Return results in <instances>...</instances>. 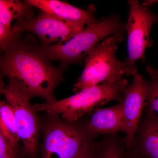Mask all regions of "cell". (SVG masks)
I'll return each mask as SVG.
<instances>
[{
	"mask_svg": "<svg viewBox=\"0 0 158 158\" xmlns=\"http://www.w3.org/2000/svg\"><path fill=\"white\" fill-rule=\"evenodd\" d=\"M34 40H23L18 34L1 59L3 75L31 98L56 101L54 92L62 80V70L51 64Z\"/></svg>",
	"mask_w": 158,
	"mask_h": 158,
	"instance_id": "1",
	"label": "cell"
},
{
	"mask_svg": "<svg viewBox=\"0 0 158 158\" xmlns=\"http://www.w3.org/2000/svg\"><path fill=\"white\" fill-rule=\"evenodd\" d=\"M128 81L122 78L116 81L107 82L83 89L73 95L52 103L36 104V112L60 114L69 123L76 121L86 113L98 110L113 101L121 102L123 91Z\"/></svg>",
	"mask_w": 158,
	"mask_h": 158,
	"instance_id": "2",
	"label": "cell"
},
{
	"mask_svg": "<svg viewBox=\"0 0 158 158\" xmlns=\"http://www.w3.org/2000/svg\"><path fill=\"white\" fill-rule=\"evenodd\" d=\"M125 31V24L118 15L114 14L86 27L66 42L40 48L49 60L60 61L59 67L63 70L69 64L81 62L105 38Z\"/></svg>",
	"mask_w": 158,
	"mask_h": 158,
	"instance_id": "3",
	"label": "cell"
},
{
	"mask_svg": "<svg viewBox=\"0 0 158 158\" xmlns=\"http://www.w3.org/2000/svg\"><path fill=\"white\" fill-rule=\"evenodd\" d=\"M124 33L111 35L99 43L85 58V66L74 86L76 93L107 82L123 78L125 75L123 62L116 56L118 44L124 39Z\"/></svg>",
	"mask_w": 158,
	"mask_h": 158,
	"instance_id": "4",
	"label": "cell"
},
{
	"mask_svg": "<svg viewBox=\"0 0 158 158\" xmlns=\"http://www.w3.org/2000/svg\"><path fill=\"white\" fill-rule=\"evenodd\" d=\"M129 11L125 24L127 34V59L123 61L126 75L137 73L136 62L139 59L144 61V52L150 47L152 41L150 37L152 26L157 22V16L148 8L136 0L128 2Z\"/></svg>",
	"mask_w": 158,
	"mask_h": 158,
	"instance_id": "5",
	"label": "cell"
},
{
	"mask_svg": "<svg viewBox=\"0 0 158 158\" xmlns=\"http://www.w3.org/2000/svg\"><path fill=\"white\" fill-rule=\"evenodd\" d=\"M87 129L55 120L46 127L41 158H77L91 143Z\"/></svg>",
	"mask_w": 158,
	"mask_h": 158,
	"instance_id": "6",
	"label": "cell"
},
{
	"mask_svg": "<svg viewBox=\"0 0 158 158\" xmlns=\"http://www.w3.org/2000/svg\"><path fill=\"white\" fill-rule=\"evenodd\" d=\"M3 83L1 92L13 110L19 141L23 144L25 154L29 158H38L39 123L37 112L30 102L31 98L12 82L9 81L6 87Z\"/></svg>",
	"mask_w": 158,
	"mask_h": 158,
	"instance_id": "7",
	"label": "cell"
},
{
	"mask_svg": "<svg viewBox=\"0 0 158 158\" xmlns=\"http://www.w3.org/2000/svg\"><path fill=\"white\" fill-rule=\"evenodd\" d=\"M85 26L81 23L67 21L42 11L34 18L17 19L12 29L16 34L24 31L31 32L38 37L43 46H48L53 42L68 41Z\"/></svg>",
	"mask_w": 158,
	"mask_h": 158,
	"instance_id": "8",
	"label": "cell"
},
{
	"mask_svg": "<svg viewBox=\"0 0 158 158\" xmlns=\"http://www.w3.org/2000/svg\"><path fill=\"white\" fill-rule=\"evenodd\" d=\"M149 82L138 73L133 75L132 83L123 91V132L127 148L134 146L143 109L145 105Z\"/></svg>",
	"mask_w": 158,
	"mask_h": 158,
	"instance_id": "9",
	"label": "cell"
},
{
	"mask_svg": "<svg viewBox=\"0 0 158 158\" xmlns=\"http://www.w3.org/2000/svg\"><path fill=\"white\" fill-rule=\"evenodd\" d=\"M27 2L43 12L67 21L81 23L87 27L100 21L94 17L95 8L93 5L84 9L59 0H27Z\"/></svg>",
	"mask_w": 158,
	"mask_h": 158,
	"instance_id": "10",
	"label": "cell"
},
{
	"mask_svg": "<svg viewBox=\"0 0 158 158\" xmlns=\"http://www.w3.org/2000/svg\"><path fill=\"white\" fill-rule=\"evenodd\" d=\"M86 129L91 136L123 131V100L110 107L95 110Z\"/></svg>",
	"mask_w": 158,
	"mask_h": 158,
	"instance_id": "11",
	"label": "cell"
},
{
	"mask_svg": "<svg viewBox=\"0 0 158 158\" xmlns=\"http://www.w3.org/2000/svg\"><path fill=\"white\" fill-rule=\"evenodd\" d=\"M145 109V115L138 126L134 145L144 158H158V116Z\"/></svg>",
	"mask_w": 158,
	"mask_h": 158,
	"instance_id": "12",
	"label": "cell"
},
{
	"mask_svg": "<svg viewBox=\"0 0 158 158\" xmlns=\"http://www.w3.org/2000/svg\"><path fill=\"white\" fill-rule=\"evenodd\" d=\"M32 6L27 1L23 2L17 0H1L0 23L11 27V22L15 19L32 18Z\"/></svg>",
	"mask_w": 158,
	"mask_h": 158,
	"instance_id": "13",
	"label": "cell"
},
{
	"mask_svg": "<svg viewBox=\"0 0 158 158\" xmlns=\"http://www.w3.org/2000/svg\"><path fill=\"white\" fill-rule=\"evenodd\" d=\"M0 134L15 147L19 141L13 110L6 101L0 102Z\"/></svg>",
	"mask_w": 158,
	"mask_h": 158,
	"instance_id": "14",
	"label": "cell"
},
{
	"mask_svg": "<svg viewBox=\"0 0 158 158\" xmlns=\"http://www.w3.org/2000/svg\"><path fill=\"white\" fill-rule=\"evenodd\" d=\"M122 145L116 139H108L97 154V158H122Z\"/></svg>",
	"mask_w": 158,
	"mask_h": 158,
	"instance_id": "15",
	"label": "cell"
},
{
	"mask_svg": "<svg viewBox=\"0 0 158 158\" xmlns=\"http://www.w3.org/2000/svg\"><path fill=\"white\" fill-rule=\"evenodd\" d=\"M151 79L148 88L145 108L158 116V81Z\"/></svg>",
	"mask_w": 158,
	"mask_h": 158,
	"instance_id": "16",
	"label": "cell"
},
{
	"mask_svg": "<svg viewBox=\"0 0 158 158\" xmlns=\"http://www.w3.org/2000/svg\"><path fill=\"white\" fill-rule=\"evenodd\" d=\"M18 34H15L11 27H7L0 23V48L3 52L13 42Z\"/></svg>",
	"mask_w": 158,
	"mask_h": 158,
	"instance_id": "17",
	"label": "cell"
},
{
	"mask_svg": "<svg viewBox=\"0 0 158 158\" xmlns=\"http://www.w3.org/2000/svg\"><path fill=\"white\" fill-rule=\"evenodd\" d=\"M16 147L0 134V158H20Z\"/></svg>",
	"mask_w": 158,
	"mask_h": 158,
	"instance_id": "18",
	"label": "cell"
},
{
	"mask_svg": "<svg viewBox=\"0 0 158 158\" xmlns=\"http://www.w3.org/2000/svg\"><path fill=\"white\" fill-rule=\"evenodd\" d=\"M93 147L90 144L89 146L77 158H97V154H95Z\"/></svg>",
	"mask_w": 158,
	"mask_h": 158,
	"instance_id": "19",
	"label": "cell"
},
{
	"mask_svg": "<svg viewBox=\"0 0 158 158\" xmlns=\"http://www.w3.org/2000/svg\"><path fill=\"white\" fill-rule=\"evenodd\" d=\"M146 71L152 78H154L158 81V69L154 68L149 65L146 66Z\"/></svg>",
	"mask_w": 158,
	"mask_h": 158,
	"instance_id": "20",
	"label": "cell"
},
{
	"mask_svg": "<svg viewBox=\"0 0 158 158\" xmlns=\"http://www.w3.org/2000/svg\"><path fill=\"white\" fill-rule=\"evenodd\" d=\"M126 158H140L136 154H131V155H127Z\"/></svg>",
	"mask_w": 158,
	"mask_h": 158,
	"instance_id": "21",
	"label": "cell"
}]
</instances>
